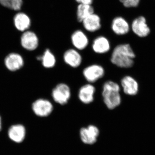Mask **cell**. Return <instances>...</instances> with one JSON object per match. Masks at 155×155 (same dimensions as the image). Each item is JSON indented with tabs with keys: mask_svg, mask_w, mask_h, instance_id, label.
Masks as SVG:
<instances>
[{
	"mask_svg": "<svg viewBox=\"0 0 155 155\" xmlns=\"http://www.w3.org/2000/svg\"><path fill=\"white\" fill-rule=\"evenodd\" d=\"M136 54L128 44H122L116 46L111 54V63L116 67L129 69L133 67Z\"/></svg>",
	"mask_w": 155,
	"mask_h": 155,
	"instance_id": "6da1fadb",
	"label": "cell"
},
{
	"mask_svg": "<svg viewBox=\"0 0 155 155\" xmlns=\"http://www.w3.org/2000/svg\"><path fill=\"white\" fill-rule=\"evenodd\" d=\"M121 87L119 84L113 81H107L103 86L102 96L106 107L113 110L118 107L122 103Z\"/></svg>",
	"mask_w": 155,
	"mask_h": 155,
	"instance_id": "7a4b0ae2",
	"label": "cell"
},
{
	"mask_svg": "<svg viewBox=\"0 0 155 155\" xmlns=\"http://www.w3.org/2000/svg\"><path fill=\"white\" fill-rule=\"evenodd\" d=\"M52 97L57 104L62 106L67 104L71 98V89L67 84H58L53 89Z\"/></svg>",
	"mask_w": 155,
	"mask_h": 155,
	"instance_id": "3957f363",
	"label": "cell"
},
{
	"mask_svg": "<svg viewBox=\"0 0 155 155\" xmlns=\"http://www.w3.org/2000/svg\"><path fill=\"white\" fill-rule=\"evenodd\" d=\"M105 73L104 68L97 64L89 65L84 69L82 74L88 83L93 84L104 77Z\"/></svg>",
	"mask_w": 155,
	"mask_h": 155,
	"instance_id": "277c9868",
	"label": "cell"
},
{
	"mask_svg": "<svg viewBox=\"0 0 155 155\" xmlns=\"http://www.w3.org/2000/svg\"><path fill=\"white\" fill-rule=\"evenodd\" d=\"M100 134L98 127L93 125L82 127L79 131V136L81 141L84 144L93 145L97 141Z\"/></svg>",
	"mask_w": 155,
	"mask_h": 155,
	"instance_id": "5b68a950",
	"label": "cell"
},
{
	"mask_svg": "<svg viewBox=\"0 0 155 155\" xmlns=\"http://www.w3.org/2000/svg\"><path fill=\"white\" fill-rule=\"evenodd\" d=\"M32 109L37 116L40 117H47L49 116L53 112L54 106L48 100L39 99L33 103Z\"/></svg>",
	"mask_w": 155,
	"mask_h": 155,
	"instance_id": "8992f818",
	"label": "cell"
},
{
	"mask_svg": "<svg viewBox=\"0 0 155 155\" xmlns=\"http://www.w3.org/2000/svg\"><path fill=\"white\" fill-rule=\"evenodd\" d=\"M131 28L134 33L139 37H146L150 32L146 19L143 16H140L134 19L131 23Z\"/></svg>",
	"mask_w": 155,
	"mask_h": 155,
	"instance_id": "52a82bcc",
	"label": "cell"
},
{
	"mask_svg": "<svg viewBox=\"0 0 155 155\" xmlns=\"http://www.w3.org/2000/svg\"><path fill=\"white\" fill-rule=\"evenodd\" d=\"M123 92L127 95L134 96L138 93L139 85L137 81L130 75H125L121 80Z\"/></svg>",
	"mask_w": 155,
	"mask_h": 155,
	"instance_id": "ba28073f",
	"label": "cell"
},
{
	"mask_svg": "<svg viewBox=\"0 0 155 155\" xmlns=\"http://www.w3.org/2000/svg\"><path fill=\"white\" fill-rule=\"evenodd\" d=\"M96 88L92 84L82 85L78 90V97L79 101L84 104H89L94 101Z\"/></svg>",
	"mask_w": 155,
	"mask_h": 155,
	"instance_id": "9c48e42d",
	"label": "cell"
},
{
	"mask_svg": "<svg viewBox=\"0 0 155 155\" xmlns=\"http://www.w3.org/2000/svg\"><path fill=\"white\" fill-rule=\"evenodd\" d=\"M78 51L75 48L69 49L66 51L63 55L65 64L73 68L80 67L82 64V57Z\"/></svg>",
	"mask_w": 155,
	"mask_h": 155,
	"instance_id": "30bf717a",
	"label": "cell"
},
{
	"mask_svg": "<svg viewBox=\"0 0 155 155\" xmlns=\"http://www.w3.org/2000/svg\"><path fill=\"white\" fill-rule=\"evenodd\" d=\"M71 42L75 49L82 51L85 49L89 45L88 37L83 31L77 30L72 33L71 36Z\"/></svg>",
	"mask_w": 155,
	"mask_h": 155,
	"instance_id": "8fae6325",
	"label": "cell"
},
{
	"mask_svg": "<svg viewBox=\"0 0 155 155\" xmlns=\"http://www.w3.org/2000/svg\"><path fill=\"white\" fill-rule=\"evenodd\" d=\"M111 29L115 34L124 35L129 32L130 26L125 18L122 17H117L112 21Z\"/></svg>",
	"mask_w": 155,
	"mask_h": 155,
	"instance_id": "7c38bea8",
	"label": "cell"
},
{
	"mask_svg": "<svg viewBox=\"0 0 155 155\" xmlns=\"http://www.w3.org/2000/svg\"><path fill=\"white\" fill-rule=\"evenodd\" d=\"M110 43L106 37L102 35L97 37L93 41L92 49L96 54H106L110 51Z\"/></svg>",
	"mask_w": 155,
	"mask_h": 155,
	"instance_id": "4fadbf2b",
	"label": "cell"
},
{
	"mask_svg": "<svg viewBox=\"0 0 155 155\" xmlns=\"http://www.w3.org/2000/svg\"><path fill=\"white\" fill-rule=\"evenodd\" d=\"M21 45L24 48L28 51H33L38 46V39L34 32L26 31L21 38Z\"/></svg>",
	"mask_w": 155,
	"mask_h": 155,
	"instance_id": "5bb4252c",
	"label": "cell"
},
{
	"mask_svg": "<svg viewBox=\"0 0 155 155\" xmlns=\"http://www.w3.org/2000/svg\"><path fill=\"white\" fill-rule=\"evenodd\" d=\"M81 22L85 30L90 32L97 31L101 27V17L94 13L86 17Z\"/></svg>",
	"mask_w": 155,
	"mask_h": 155,
	"instance_id": "9a60e30c",
	"label": "cell"
},
{
	"mask_svg": "<svg viewBox=\"0 0 155 155\" xmlns=\"http://www.w3.org/2000/svg\"><path fill=\"white\" fill-rule=\"evenodd\" d=\"M5 64L9 70L15 71L22 68L24 61L20 55L17 53H11L5 58Z\"/></svg>",
	"mask_w": 155,
	"mask_h": 155,
	"instance_id": "2e32d148",
	"label": "cell"
},
{
	"mask_svg": "<svg viewBox=\"0 0 155 155\" xmlns=\"http://www.w3.org/2000/svg\"><path fill=\"white\" fill-rule=\"evenodd\" d=\"M14 23L15 27L19 31H26L31 25V20L28 15L24 13H18L14 16Z\"/></svg>",
	"mask_w": 155,
	"mask_h": 155,
	"instance_id": "e0dca14e",
	"label": "cell"
},
{
	"mask_svg": "<svg viewBox=\"0 0 155 155\" xmlns=\"http://www.w3.org/2000/svg\"><path fill=\"white\" fill-rule=\"evenodd\" d=\"M25 127L21 125H12L8 130V136L13 141L20 143L23 141L25 137Z\"/></svg>",
	"mask_w": 155,
	"mask_h": 155,
	"instance_id": "ac0fdd59",
	"label": "cell"
},
{
	"mask_svg": "<svg viewBox=\"0 0 155 155\" xmlns=\"http://www.w3.org/2000/svg\"><path fill=\"white\" fill-rule=\"evenodd\" d=\"M37 59L41 61L43 66L46 68H53L56 64L55 57L48 49L45 50L42 56H38Z\"/></svg>",
	"mask_w": 155,
	"mask_h": 155,
	"instance_id": "d6986e66",
	"label": "cell"
},
{
	"mask_svg": "<svg viewBox=\"0 0 155 155\" xmlns=\"http://www.w3.org/2000/svg\"><path fill=\"white\" fill-rule=\"evenodd\" d=\"M94 10L91 5L79 4L77 7V18L78 21L82 22L84 19L94 13Z\"/></svg>",
	"mask_w": 155,
	"mask_h": 155,
	"instance_id": "ffe728a7",
	"label": "cell"
},
{
	"mask_svg": "<svg viewBox=\"0 0 155 155\" xmlns=\"http://www.w3.org/2000/svg\"><path fill=\"white\" fill-rule=\"evenodd\" d=\"M0 3L6 8L19 11L22 7V0H0Z\"/></svg>",
	"mask_w": 155,
	"mask_h": 155,
	"instance_id": "44dd1931",
	"label": "cell"
},
{
	"mask_svg": "<svg viewBox=\"0 0 155 155\" xmlns=\"http://www.w3.org/2000/svg\"><path fill=\"white\" fill-rule=\"evenodd\" d=\"M140 0H119L120 2L126 8H136L138 6Z\"/></svg>",
	"mask_w": 155,
	"mask_h": 155,
	"instance_id": "7402d4cb",
	"label": "cell"
},
{
	"mask_svg": "<svg viewBox=\"0 0 155 155\" xmlns=\"http://www.w3.org/2000/svg\"><path fill=\"white\" fill-rule=\"evenodd\" d=\"M79 4H87L92 5L94 0H75Z\"/></svg>",
	"mask_w": 155,
	"mask_h": 155,
	"instance_id": "603a6c76",
	"label": "cell"
},
{
	"mask_svg": "<svg viewBox=\"0 0 155 155\" xmlns=\"http://www.w3.org/2000/svg\"><path fill=\"white\" fill-rule=\"evenodd\" d=\"M2 119H1V116H0V131L2 130Z\"/></svg>",
	"mask_w": 155,
	"mask_h": 155,
	"instance_id": "cb8c5ba5",
	"label": "cell"
}]
</instances>
